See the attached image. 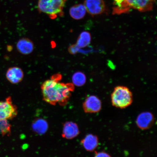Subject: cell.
I'll use <instances>...</instances> for the list:
<instances>
[{
    "label": "cell",
    "instance_id": "6da1fadb",
    "mask_svg": "<svg viewBox=\"0 0 157 157\" xmlns=\"http://www.w3.org/2000/svg\"><path fill=\"white\" fill-rule=\"evenodd\" d=\"M62 76L57 74L46 80L41 85L43 99L51 105L63 106L67 105L74 90L73 83L60 82Z\"/></svg>",
    "mask_w": 157,
    "mask_h": 157
},
{
    "label": "cell",
    "instance_id": "9a60e30c",
    "mask_svg": "<svg viewBox=\"0 0 157 157\" xmlns=\"http://www.w3.org/2000/svg\"><path fill=\"white\" fill-rule=\"evenodd\" d=\"M48 124L46 121L43 119H38L33 124V128L35 132L39 134H43L46 132Z\"/></svg>",
    "mask_w": 157,
    "mask_h": 157
},
{
    "label": "cell",
    "instance_id": "9c48e42d",
    "mask_svg": "<svg viewBox=\"0 0 157 157\" xmlns=\"http://www.w3.org/2000/svg\"><path fill=\"white\" fill-rule=\"evenodd\" d=\"M6 78L12 84H17L21 82L24 78V73L22 69L17 67L9 68L6 73Z\"/></svg>",
    "mask_w": 157,
    "mask_h": 157
},
{
    "label": "cell",
    "instance_id": "7c38bea8",
    "mask_svg": "<svg viewBox=\"0 0 157 157\" xmlns=\"http://www.w3.org/2000/svg\"><path fill=\"white\" fill-rule=\"evenodd\" d=\"M98 139L96 135L88 134L81 141V143L84 149L88 151L95 150L98 145Z\"/></svg>",
    "mask_w": 157,
    "mask_h": 157
},
{
    "label": "cell",
    "instance_id": "277c9868",
    "mask_svg": "<svg viewBox=\"0 0 157 157\" xmlns=\"http://www.w3.org/2000/svg\"><path fill=\"white\" fill-rule=\"evenodd\" d=\"M112 103L113 106L124 109L132 104V94L130 90L125 86L116 87L111 95Z\"/></svg>",
    "mask_w": 157,
    "mask_h": 157
},
{
    "label": "cell",
    "instance_id": "7a4b0ae2",
    "mask_svg": "<svg viewBox=\"0 0 157 157\" xmlns=\"http://www.w3.org/2000/svg\"><path fill=\"white\" fill-rule=\"evenodd\" d=\"M113 14L128 13L132 9L141 12L152 10L156 0H113Z\"/></svg>",
    "mask_w": 157,
    "mask_h": 157
},
{
    "label": "cell",
    "instance_id": "3957f363",
    "mask_svg": "<svg viewBox=\"0 0 157 157\" xmlns=\"http://www.w3.org/2000/svg\"><path fill=\"white\" fill-rule=\"evenodd\" d=\"M65 0H38V9L40 13L48 15L50 18L55 19L64 15Z\"/></svg>",
    "mask_w": 157,
    "mask_h": 157
},
{
    "label": "cell",
    "instance_id": "5bb4252c",
    "mask_svg": "<svg viewBox=\"0 0 157 157\" xmlns=\"http://www.w3.org/2000/svg\"><path fill=\"white\" fill-rule=\"evenodd\" d=\"M91 39L90 33L84 31L78 37L76 46L78 48H84L90 44Z\"/></svg>",
    "mask_w": 157,
    "mask_h": 157
},
{
    "label": "cell",
    "instance_id": "5b68a950",
    "mask_svg": "<svg viewBox=\"0 0 157 157\" xmlns=\"http://www.w3.org/2000/svg\"><path fill=\"white\" fill-rule=\"evenodd\" d=\"M17 108L13 105L10 97L5 101H0V121H7L16 117Z\"/></svg>",
    "mask_w": 157,
    "mask_h": 157
},
{
    "label": "cell",
    "instance_id": "8992f818",
    "mask_svg": "<svg viewBox=\"0 0 157 157\" xmlns=\"http://www.w3.org/2000/svg\"><path fill=\"white\" fill-rule=\"evenodd\" d=\"M84 5L87 12L93 16L101 14L105 10L104 0H85Z\"/></svg>",
    "mask_w": 157,
    "mask_h": 157
},
{
    "label": "cell",
    "instance_id": "ac0fdd59",
    "mask_svg": "<svg viewBox=\"0 0 157 157\" xmlns=\"http://www.w3.org/2000/svg\"><path fill=\"white\" fill-rule=\"evenodd\" d=\"M65 1H67V0H65Z\"/></svg>",
    "mask_w": 157,
    "mask_h": 157
},
{
    "label": "cell",
    "instance_id": "52a82bcc",
    "mask_svg": "<svg viewBox=\"0 0 157 157\" xmlns=\"http://www.w3.org/2000/svg\"><path fill=\"white\" fill-rule=\"evenodd\" d=\"M84 112L94 113L99 112L101 108V103L99 98L94 95L86 98L83 105Z\"/></svg>",
    "mask_w": 157,
    "mask_h": 157
},
{
    "label": "cell",
    "instance_id": "2e32d148",
    "mask_svg": "<svg viewBox=\"0 0 157 157\" xmlns=\"http://www.w3.org/2000/svg\"><path fill=\"white\" fill-rule=\"evenodd\" d=\"M72 80L74 85L78 87H81L84 85L86 83V76L82 72H76L72 76Z\"/></svg>",
    "mask_w": 157,
    "mask_h": 157
},
{
    "label": "cell",
    "instance_id": "4fadbf2b",
    "mask_svg": "<svg viewBox=\"0 0 157 157\" xmlns=\"http://www.w3.org/2000/svg\"><path fill=\"white\" fill-rule=\"evenodd\" d=\"M87 12L85 5L79 4L71 7L69 13L72 18L78 20L83 18Z\"/></svg>",
    "mask_w": 157,
    "mask_h": 157
},
{
    "label": "cell",
    "instance_id": "ba28073f",
    "mask_svg": "<svg viewBox=\"0 0 157 157\" xmlns=\"http://www.w3.org/2000/svg\"><path fill=\"white\" fill-rule=\"evenodd\" d=\"M154 121V118L152 114L149 112H145L138 116L136 122L139 128L145 130L150 128Z\"/></svg>",
    "mask_w": 157,
    "mask_h": 157
},
{
    "label": "cell",
    "instance_id": "8fae6325",
    "mask_svg": "<svg viewBox=\"0 0 157 157\" xmlns=\"http://www.w3.org/2000/svg\"><path fill=\"white\" fill-rule=\"evenodd\" d=\"M17 48L18 52L21 54L27 55L30 54L34 50V44L30 39L23 38L19 40L17 43Z\"/></svg>",
    "mask_w": 157,
    "mask_h": 157
},
{
    "label": "cell",
    "instance_id": "e0dca14e",
    "mask_svg": "<svg viewBox=\"0 0 157 157\" xmlns=\"http://www.w3.org/2000/svg\"><path fill=\"white\" fill-rule=\"evenodd\" d=\"M94 157H111L110 155L105 152H95Z\"/></svg>",
    "mask_w": 157,
    "mask_h": 157
},
{
    "label": "cell",
    "instance_id": "30bf717a",
    "mask_svg": "<svg viewBox=\"0 0 157 157\" xmlns=\"http://www.w3.org/2000/svg\"><path fill=\"white\" fill-rule=\"evenodd\" d=\"M79 133V129L76 123L71 121L65 123L62 134L63 138L72 139L77 136Z\"/></svg>",
    "mask_w": 157,
    "mask_h": 157
}]
</instances>
